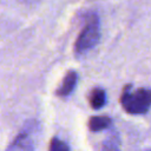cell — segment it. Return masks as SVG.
I'll return each instance as SVG.
<instances>
[{
    "label": "cell",
    "instance_id": "obj_1",
    "mask_svg": "<svg viewBox=\"0 0 151 151\" xmlns=\"http://www.w3.org/2000/svg\"><path fill=\"white\" fill-rule=\"evenodd\" d=\"M120 104L130 114H144L151 107V88L132 90V85L127 84L123 88Z\"/></svg>",
    "mask_w": 151,
    "mask_h": 151
},
{
    "label": "cell",
    "instance_id": "obj_2",
    "mask_svg": "<svg viewBox=\"0 0 151 151\" xmlns=\"http://www.w3.org/2000/svg\"><path fill=\"white\" fill-rule=\"evenodd\" d=\"M100 39V24L99 18L96 14H91L87 19L86 25L79 33L74 42V52L77 54H83L86 51L94 47Z\"/></svg>",
    "mask_w": 151,
    "mask_h": 151
},
{
    "label": "cell",
    "instance_id": "obj_3",
    "mask_svg": "<svg viewBox=\"0 0 151 151\" xmlns=\"http://www.w3.org/2000/svg\"><path fill=\"white\" fill-rule=\"evenodd\" d=\"M77 81H78V74L76 71H68L63 81H61V85L59 86V88L55 91V94L59 96V97H67L70 96L73 90L76 88V85H77Z\"/></svg>",
    "mask_w": 151,
    "mask_h": 151
},
{
    "label": "cell",
    "instance_id": "obj_4",
    "mask_svg": "<svg viewBox=\"0 0 151 151\" xmlns=\"http://www.w3.org/2000/svg\"><path fill=\"white\" fill-rule=\"evenodd\" d=\"M88 103L93 110L101 109L106 103V93L100 87H94L88 96Z\"/></svg>",
    "mask_w": 151,
    "mask_h": 151
},
{
    "label": "cell",
    "instance_id": "obj_5",
    "mask_svg": "<svg viewBox=\"0 0 151 151\" xmlns=\"http://www.w3.org/2000/svg\"><path fill=\"white\" fill-rule=\"evenodd\" d=\"M111 123L112 120L107 116H93L88 120V129L93 132H98L104 129H107Z\"/></svg>",
    "mask_w": 151,
    "mask_h": 151
},
{
    "label": "cell",
    "instance_id": "obj_6",
    "mask_svg": "<svg viewBox=\"0 0 151 151\" xmlns=\"http://www.w3.org/2000/svg\"><path fill=\"white\" fill-rule=\"evenodd\" d=\"M100 151H120V140L116 132H111L103 142Z\"/></svg>",
    "mask_w": 151,
    "mask_h": 151
},
{
    "label": "cell",
    "instance_id": "obj_7",
    "mask_svg": "<svg viewBox=\"0 0 151 151\" xmlns=\"http://www.w3.org/2000/svg\"><path fill=\"white\" fill-rule=\"evenodd\" d=\"M48 151H71V150H70L68 145H67L64 140H61V139L54 137V138H52L51 142H50Z\"/></svg>",
    "mask_w": 151,
    "mask_h": 151
}]
</instances>
